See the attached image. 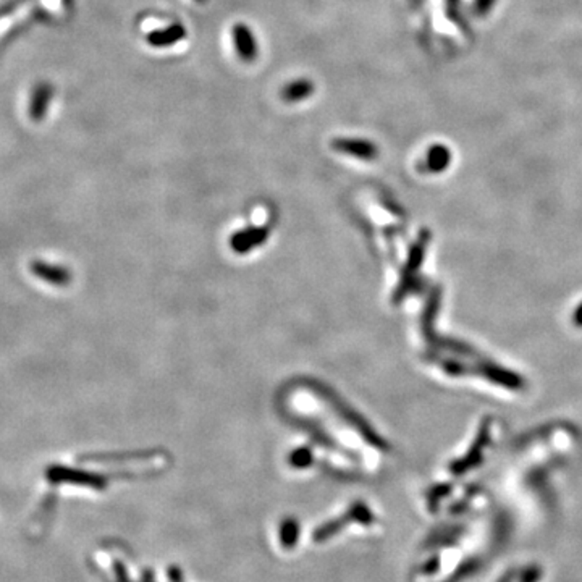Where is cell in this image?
<instances>
[{"label":"cell","instance_id":"5b68a950","mask_svg":"<svg viewBox=\"0 0 582 582\" xmlns=\"http://www.w3.org/2000/svg\"><path fill=\"white\" fill-rule=\"evenodd\" d=\"M186 28H184L183 23H171L170 26H167V28L151 31V33L146 36V40L149 46L157 49L171 47L186 38Z\"/></svg>","mask_w":582,"mask_h":582},{"label":"cell","instance_id":"30bf717a","mask_svg":"<svg viewBox=\"0 0 582 582\" xmlns=\"http://www.w3.org/2000/svg\"><path fill=\"white\" fill-rule=\"evenodd\" d=\"M194 2H197V3H204V2H207V0H194Z\"/></svg>","mask_w":582,"mask_h":582},{"label":"cell","instance_id":"8992f818","mask_svg":"<svg viewBox=\"0 0 582 582\" xmlns=\"http://www.w3.org/2000/svg\"><path fill=\"white\" fill-rule=\"evenodd\" d=\"M315 91V84L313 80L309 78H296L285 84L280 91V97L282 101L287 104H296L303 102L306 99H309Z\"/></svg>","mask_w":582,"mask_h":582},{"label":"cell","instance_id":"3957f363","mask_svg":"<svg viewBox=\"0 0 582 582\" xmlns=\"http://www.w3.org/2000/svg\"><path fill=\"white\" fill-rule=\"evenodd\" d=\"M232 39L234 44V51L243 62H254L259 56V46L254 31L246 23H237L232 28Z\"/></svg>","mask_w":582,"mask_h":582},{"label":"cell","instance_id":"ba28073f","mask_svg":"<svg viewBox=\"0 0 582 582\" xmlns=\"http://www.w3.org/2000/svg\"><path fill=\"white\" fill-rule=\"evenodd\" d=\"M300 539V522L295 518H287L280 524V542L282 547L291 550Z\"/></svg>","mask_w":582,"mask_h":582},{"label":"cell","instance_id":"277c9868","mask_svg":"<svg viewBox=\"0 0 582 582\" xmlns=\"http://www.w3.org/2000/svg\"><path fill=\"white\" fill-rule=\"evenodd\" d=\"M29 270L34 277L44 282L51 283L56 287H66L71 282V274L69 269H63L60 265H53L43 263V260H33L29 264Z\"/></svg>","mask_w":582,"mask_h":582},{"label":"cell","instance_id":"6da1fadb","mask_svg":"<svg viewBox=\"0 0 582 582\" xmlns=\"http://www.w3.org/2000/svg\"><path fill=\"white\" fill-rule=\"evenodd\" d=\"M351 522H359V524H371L374 522V516L371 513V509L365 507L364 503H356L353 508L348 509L343 516L337 518V520H332L326 522V524H322L320 527H317L314 532V540L315 542H326L327 539H330L335 534H338L343 527L346 524H351Z\"/></svg>","mask_w":582,"mask_h":582},{"label":"cell","instance_id":"7a4b0ae2","mask_svg":"<svg viewBox=\"0 0 582 582\" xmlns=\"http://www.w3.org/2000/svg\"><path fill=\"white\" fill-rule=\"evenodd\" d=\"M46 476L52 484L84 485L97 490H101L107 485L106 477L88 471H81V469H71L65 466H51L46 471Z\"/></svg>","mask_w":582,"mask_h":582},{"label":"cell","instance_id":"52a82bcc","mask_svg":"<svg viewBox=\"0 0 582 582\" xmlns=\"http://www.w3.org/2000/svg\"><path fill=\"white\" fill-rule=\"evenodd\" d=\"M333 147L337 151L345 152V154L356 156V157H371L374 154L372 144L367 141H361V139H350V138H340L333 141Z\"/></svg>","mask_w":582,"mask_h":582},{"label":"cell","instance_id":"9c48e42d","mask_svg":"<svg viewBox=\"0 0 582 582\" xmlns=\"http://www.w3.org/2000/svg\"><path fill=\"white\" fill-rule=\"evenodd\" d=\"M169 577L171 582H183V572L178 568H170L169 570Z\"/></svg>","mask_w":582,"mask_h":582}]
</instances>
